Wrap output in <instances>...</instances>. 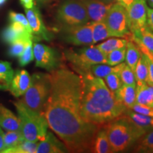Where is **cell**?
I'll use <instances>...</instances> for the list:
<instances>
[{
  "label": "cell",
  "instance_id": "2",
  "mask_svg": "<svg viewBox=\"0 0 153 153\" xmlns=\"http://www.w3.org/2000/svg\"><path fill=\"white\" fill-rule=\"evenodd\" d=\"M79 74L82 78L80 113L84 120L102 127L126 111L128 108L118 100L102 78L89 72Z\"/></svg>",
  "mask_w": 153,
  "mask_h": 153
},
{
  "label": "cell",
  "instance_id": "28",
  "mask_svg": "<svg viewBox=\"0 0 153 153\" xmlns=\"http://www.w3.org/2000/svg\"><path fill=\"white\" fill-rule=\"evenodd\" d=\"M118 72L120 76L123 85L136 86L133 70L126 63L121 62L118 64Z\"/></svg>",
  "mask_w": 153,
  "mask_h": 153
},
{
  "label": "cell",
  "instance_id": "38",
  "mask_svg": "<svg viewBox=\"0 0 153 153\" xmlns=\"http://www.w3.org/2000/svg\"><path fill=\"white\" fill-rule=\"evenodd\" d=\"M9 18L10 22H18L19 23H21V24L24 25L25 27L27 28L29 31L31 32V29H30L27 18H26V16H25L24 14L11 11L9 14Z\"/></svg>",
  "mask_w": 153,
  "mask_h": 153
},
{
  "label": "cell",
  "instance_id": "37",
  "mask_svg": "<svg viewBox=\"0 0 153 153\" xmlns=\"http://www.w3.org/2000/svg\"><path fill=\"white\" fill-rule=\"evenodd\" d=\"M146 56L147 64L148 68V76L147 80V85L153 86V55L147 51H141Z\"/></svg>",
  "mask_w": 153,
  "mask_h": 153
},
{
  "label": "cell",
  "instance_id": "18",
  "mask_svg": "<svg viewBox=\"0 0 153 153\" xmlns=\"http://www.w3.org/2000/svg\"><path fill=\"white\" fill-rule=\"evenodd\" d=\"M0 127L7 131H20L19 118L1 104H0Z\"/></svg>",
  "mask_w": 153,
  "mask_h": 153
},
{
  "label": "cell",
  "instance_id": "26",
  "mask_svg": "<svg viewBox=\"0 0 153 153\" xmlns=\"http://www.w3.org/2000/svg\"><path fill=\"white\" fill-rule=\"evenodd\" d=\"M91 24H92L93 44L99 43L106 38L111 37L104 22H91Z\"/></svg>",
  "mask_w": 153,
  "mask_h": 153
},
{
  "label": "cell",
  "instance_id": "31",
  "mask_svg": "<svg viewBox=\"0 0 153 153\" xmlns=\"http://www.w3.org/2000/svg\"><path fill=\"white\" fill-rule=\"evenodd\" d=\"M153 147V129L142 135L135 143L134 152H143L146 149Z\"/></svg>",
  "mask_w": 153,
  "mask_h": 153
},
{
  "label": "cell",
  "instance_id": "11",
  "mask_svg": "<svg viewBox=\"0 0 153 153\" xmlns=\"http://www.w3.org/2000/svg\"><path fill=\"white\" fill-rule=\"evenodd\" d=\"M146 0H133L127 9L128 26L131 33L139 30L147 26Z\"/></svg>",
  "mask_w": 153,
  "mask_h": 153
},
{
  "label": "cell",
  "instance_id": "44",
  "mask_svg": "<svg viewBox=\"0 0 153 153\" xmlns=\"http://www.w3.org/2000/svg\"><path fill=\"white\" fill-rule=\"evenodd\" d=\"M99 1L105 4H114L117 2L118 0H99Z\"/></svg>",
  "mask_w": 153,
  "mask_h": 153
},
{
  "label": "cell",
  "instance_id": "24",
  "mask_svg": "<svg viewBox=\"0 0 153 153\" xmlns=\"http://www.w3.org/2000/svg\"><path fill=\"white\" fill-rule=\"evenodd\" d=\"M125 114L134 122L138 127L144 130L145 131L148 132L150 130L153 129V127L151 125V120L152 117L145 115L140 114L131 109H127Z\"/></svg>",
  "mask_w": 153,
  "mask_h": 153
},
{
  "label": "cell",
  "instance_id": "4",
  "mask_svg": "<svg viewBox=\"0 0 153 153\" xmlns=\"http://www.w3.org/2000/svg\"><path fill=\"white\" fill-rule=\"evenodd\" d=\"M20 123V131L25 140L39 142L45 138L48 132L47 120L44 115L30 109L21 100L14 102Z\"/></svg>",
  "mask_w": 153,
  "mask_h": 153
},
{
  "label": "cell",
  "instance_id": "39",
  "mask_svg": "<svg viewBox=\"0 0 153 153\" xmlns=\"http://www.w3.org/2000/svg\"><path fill=\"white\" fill-rule=\"evenodd\" d=\"M130 109L136 113H138L140 114H143L145 115V116L153 117V108H151L150 106L135 103L133 106V107L131 108H130Z\"/></svg>",
  "mask_w": 153,
  "mask_h": 153
},
{
  "label": "cell",
  "instance_id": "49",
  "mask_svg": "<svg viewBox=\"0 0 153 153\" xmlns=\"http://www.w3.org/2000/svg\"><path fill=\"white\" fill-rule=\"evenodd\" d=\"M151 125L153 127V117H152V120H151Z\"/></svg>",
  "mask_w": 153,
  "mask_h": 153
},
{
  "label": "cell",
  "instance_id": "29",
  "mask_svg": "<svg viewBox=\"0 0 153 153\" xmlns=\"http://www.w3.org/2000/svg\"><path fill=\"white\" fill-rule=\"evenodd\" d=\"M118 65L114 66L108 65L104 63L94 65L89 69V73H90L96 77L104 78L108 74L113 72H118Z\"/></svg>",
  "mask_w": 153,
  "mask_h": 153
},
{
  "label": "cell",
  "instance_id": "17",
  "mask_svg": "<svg viewBox=\"0 0 153 153\" xmlns=\"http://www.w3.org/2000/svg\"><path fill=\"white\" fill-rule=\"evenodd\" d=\"M116 98L128 109L131 108L135 104L136 99V86L122 85L115 92Z\"/></svg>",
  "mask_w": 153,
  "mask_h": 153
},
{
  "label": "cell",
  "instance_id": "3",
  "mask_svg": "<svg viewBox=\"0 0 153 153\" xmlns=\"http://www.w3.org/2000/svg\"><path fill=\"white\" fill-rule=\"evenodd\" d=\"M113 152L127 150L147 132L138 127L125 113L104 126Z\"/></svg>",
  "mask_w": 153,
  "mask_h": 153
},
{
  "label": "cell",
  "instance_id": "12",
  "mask_svg": "<svg viewBox=\"0 0 153 153\" xmlns=\"http://www.w3.org/2000/svg\"><path fill=\"white\" fill-rule=\"evenodd\" d=\"M26 16L31 29L34 40H45L49 41L52 38V35L48 30L44 24L39 9L33 6L30 9H25Z\"/></svg>",
  "mask_w": 153,
  "mask_h": 153
},
{
  "label": "cell",
  "instance_id": "15",
  "mask_svg": "<svg viewBox=\"0 0 153 153\" xmlns=\"http://www.w3.org/2000/svg\"><path fill=\"white\" fill-rule=\"evenodd\" d=\"M65 145L57 139L51 132L48 131L45 138L38 143L37 153H63L68 152Z\"/></svg>",
  "mask_w": 153,
  "mask_h": 153
},
{
  "label": "cell",
  "instance_id": "5",
  "mask_svg": "<svg viewBox=\"0 0 153 153\" xmlns=\"http://www.w3.org/2000/svg\"><path fill=\"white\" fill-rule=\"evenodd\" d=\"M50 90V74L36 72L31 76L29 87L23 95L21 101L30 109L43 115Z\"/></svg>",
  "mask_w": 153,
  "mask_h": 153
},
{
  "label": "cell",
  "instance_id": "46",
  "mask_svg": "<svg viewBox=\"0 0 153 153\" xmlns=\"http://www.w3.org/2000/svg\"><path fill=\"white\" fill-rule=\"evenodd\" d=\"M143 152H146V153H153V147H152V148H150L146 149V150H145Z\"/></svg>",
  "mask_w": 153,
  "mask_h": 153
},
{
  "label": "cell",
  "instance_id": "23",
  "mask_svg": "<svg viewBox=\"0 0 153 153\" xmlns=\"http://www.w3.org/2000/svg\"><path fill=\"white\" fill-rule=\"evenodd\" d=\"M134 74H135L136 86L147 84L148 68V64H147L146 56L144 53H141L140 57L136 65H135V70H134Z\"/></svg>",
  "mask_w": 153,
  "mask_h": 153
},
{
  "label": "cell",
  "instance_id": "13",
  "mask_svg": "<svg viewBox=\"0 0 153 153\" xmlns=\"http://www.w3.org/2000/svg\"><path fill=\"white\" fill-rule=\"evenodd\" d=\"M91 22H104L107 13L113 4H105L99 0H81Z\"/></svg>",
  "mask_w": 153,
  "mask_h": 153
},
{
  "label": "cell",
  "instance_id": "22",
  "mask_svg": "<svg viewBox=\"0 0 153 153\" xmlns=\"http://www.w3.org/2000/svg\"><path fill=\"white\" fill-rule=\"evenodd\" d=\"M14 74L11 63L0 60V90H9Z\"/></svg>",
  "mask_w": 153,
  "mask_h": 153
},
{
  "label": "cell",
  "instance_id": "35",
  "mask_svg": "<svg viewBox=\"0 0 153 153\" xmlns=\"http://www.w3.org/2000/svg\"><path fill=\"white\" fill-rule=\"evenodd\" d=\"M29 41H32V40H16L14 43L10 44V47L8 50V55L12 57H19L24 51L25 48L26 46V44Z\"/></svg>",
  "mask_w": 153,
  "mask_h": 153
},
{
  "label": "cell",
  "instance_id": "33",
  "mask_svg": "<svg viewBox=\"0 0 153 153\" xmlns=\"http://www.w3.org/2000/svg\"><path fill=\"white\" fill-rule=\"evenodd\" d=\"M34 59L33 51V41H29L26 44L23 53L19 56V63L20 66L24 67L31 62Z\"/></svg>",
  "mask_w": 153,
  "mask_h": 153
},
{
  "label": "cell",
  "instance_id": "47",
  "mask_svg": "<svg viewBox=\"0 0 153 153\" xmlns=\"http://www.w3.org/2000/svg\"><path fill=\"white\" fill-rule=\"evenodd\" d=\"M36 1L39 4H45L47 3L49 0H36Z\"/></svg>",
  "mask_w": 153,
  "mask_h": 153
},
{
  "label": "cell",
  "instance_id": "16",
  "mask_svg": "<svg viewBox=\"0 0 153 153\" xmlns=\"http://www.w3.org/2000/svg\"><path fill=\"white\" fill-rule=\"evenodd\" d=\"M131 38L136 43L141 51H147L153 55V31L148 26L131 33Z\"/></svg>",
  "mask_w": 153,
  "mask_h": 153
},
{
  "label": "cell",
  "instance_id": "27",
  "mask_svg": "<svg viewBox=\"0 0 153 153\" xmlns=\"http://www.w3.org/2000/svg\"><path fill=\"white\" fill-rule=\"evenodd\" d=\"M127 44L126 39H120V38H110L107 41L99 43L96 47L99 51L104 53V55H108V53L114 51V50L120 48L126 47Z\"/></svg>",
  "mask_w": 153,
  "mask_h": 153
},
{
  "label": "cell",
  "instance_id": "40",
  "mask_svg": "<svg viewBox=\"0 0 153 153\" xmlns=\"http://www.w3.org/2000/svg\"><path fill=\"white\" fill-rule=\"evenodd\" d=\"M147 26L153 31V8L147 9Z\"/></svg>",
  "mask_w": 153,
  "mask_h": 153
},
{
  "label": "cell",
  "instance_id": "21",
  "mask_svg": "<svg viewBox=\"0 0 153 153\" xmlns=\"http://www.w3.org/2000/svg\"><path fill=\"white\" fill-rule=\"evenodd\" d=\"M135 103L153 108V86L147 84L136 86Z\"/></svg>",
  "mask_w": 153,
  "mask_h": 153
},
{
  "label": "cell",
  "instance_id": "30",
  "mask_svg": "<svg viewBox=\"0 0 153 153\" xmlns=\"http://www.w3.org/2000/svg\"><path fill=\"white\" fill-rule=\"evenodd\" d=\"M38 142L24 140L22 143L14 148L7 149L3 153H36Z\"/></svg>",
  "mask_w": 153,
  "mask_h": 153
},
{
  "label": "cell",
  "instance_id": "43",
  "mask_svg": "<svg viewBox=\"0 0 153 153\" xmlns=\"http://www.w3.org/2000/svg\"><path fill=\"white\" fill-rule=\"evenodd\" d=\"M4 133L1 128L0 127V152H2L4 149Z\"/></svg>",
  "mask_w": 153,
  "mask_h": 153
},
{
  "label": "cell",
  "instance_id": "45",
  "mask_svg": "<svg viewBox=\"0 0 153 153\" xmlns=\"http://www.w3.org/2000/svg\"><path fill=\"white\" fill-rule=\"evenodd\" d=\"M146 1L150 8H153V0H146Z\"/></svg>",
  "mask_w": 153,
  "mask_h": 153
},
{
  "label": "cell",
  "instance_id": "42",
  "mask_svg": "<svg viewBox=\"0 0 153 153\" xmlns=\"http://www.w3.org/2000/svg\"><path fill=\"white\" fill-rule=\"evenodd\" d=\"M133 0H118L117 2L119 3L122 6H123L125 8L127 9L128 8V7L131 4V3L133 2Z\"/></svg>",
  "mask_w": 153,
  "mask_h": 153
},
{
  "label": "cell",
  "instance_id": "20",
  "mask_svg": "<svg viewBox=\"0 0 153 153\" xmlns=\"http://www.w3.org/2000/svg\"><path fill=\"white\" fill-rule=\"evenodd\" d=\"M131 36L127 38V44H126V63L131 68L132 70H135L137 61L141 55V51L140 50L138 45L135 41L131 39Z\"/></svg>",
  "mask_w": 153,
  "mask_h": 153
},
{
  "label": "cell",
  "instance_id": "8",
  "mask_svg": "<svg viewBox=\"0 0 153 153\" xmlns=\"http://www.w3.org/2000/svg\"><path fill=\"white\" fill-rule=\"evenodd\" d=\"M104 22L111 37L127 38L131 35L127 9L119 3L116 2L111 6Z\"/></svg>",
  "mask_w": 153,
  "mask_h": 153
},
{
  "label": "cell",
  "instance_id": "32",
  "mask_svg": "<svg viewBox=\"0 0 153 153\" xmlns=\"http://www.w3.org/2000/svg\"><path fill=\"white\" fill-rule=\"evenodd\" d=\"M126 46L111 51L106 55V64L111 66H114L123 62L126 58Z\"/></svg>",
  "mask_w": 153,
  "mask_h": 153
},
{
  "label": "cell",
  "instance_id": "1",
  "mask_svg": "<svg viewBox=\"0 0 153 153\" xmlns=\"http://www.w3.org/2000/svg\"><path fill=\"white\" fill-rule=\"evenodd\" d=\"M50 72L51 90L43 111L48 127L68 152H91L96 134L101 127L81 116V76L64 68Z\"/></svg>",
  "mask_w": 153,
  "mask_h": 153
},
{
  "label": "cell",
  "instance_id": "19",
  "mask_svg": "<svg viewBox=\"0 0 153 153\" xmlns=\"http://www.w3.org/2000/svg\"><path fill=\"white\" fill-rule=\"evenodd\" d=\"M91 152L94 153L113 152L106 129L104 128V126L100 128L96 134L92 148H91Z\"/></svg>",
  "mask_w": 153,
  "mask_h": 153
},
{
  "label": "cell",
  "instance_id": "6",
  "mask_svg": "<svg viewBox=\"0 0 153 153\" xmlns=\"http://www.w3.org/2000/svg\"><path fill=\"white\" fill-rule=\"evenodd\" d=\"M65 55L77 74L88 73L94 65L106 64V55L92 45L75 50L69 49L65 52Z\"/></svg>",
  "mask_w": 153,
  "mask_h": 153
},
{
  "label": "cell",
  "instance_id": "7",
  "mask_svg": "<svg viewBox=\"0 0 153 153\" xmlns=\"http://www.w3.org/2000/svg\"><path fill=\"white\" fill-rule=\"evenodd\" d=\"M57 20L63 28L89 23L87 10L81 0H67L63 2L57 9Z\"/></svg>",
  "mask_w": 153,
  "mask_h": 153
},
{
  "label": "cell",
  "instance_id": "36",
  "mask_svg": "<svg viewBox=\"0 0 153 153\" xmlns=\"http://www.w3.org/2000/svg\"><path fill=\"white\" fill-rule=\"evenodd\" d=\"M1 38L3 42H4L7 44H11L16 41L18 39H22L21 38L18 34L14 31L10 26H8L2 30L1 33ZM25 40V39H24Z\"/></svg>",
  "mask_w": 153,
  "mask_h": 153
},
{
  "label": "cell",
  "instance_id": "14",
  "mask_svg": "<svg viewBox=\"0 0 153 153\" xmlns=\"http://www.w3.org/2000/svg\"><path fill=\"white\" fill-rule=\"evenodd\" d=\"M31 76L25 70H17L14 72L9 90L14 97L23 96L29 87Z\"/></svg>",
  "mask_w": 153,
  "mask_h": 153
},
{
  "label": "cell",
  "instance_id": "34",
  "mask_svg": "<svg viewBox=\"0 0 153 153\" xmlns=\"http://www.w3.org/2000/svg\"><path fill=\"white\" fill-rule=\"evenodd\" d=\"M104 82L107 87L113 92H116L121 87L122 83L120 76L118 72H113L104 77Z\"/></svg>",
  "mask_w": 153,
  "mask_h": 153
},
{
  "label": "cell",
  "instance_id": "41",
  "mask_svg": "<svg viewBox=\"0 0 153 153\" xmlns=\"http://www.w3.org/2000/svg\"><path fill=\"white\" fill-rule=\"evenodd\" d=\"M20 3L24 9H30L34 6L33 0H20Z\"/></svg>",
  "mask_w": 153,
  "mask_h": 153
},
{
  "label": "cell",
  "instance_id": "48",
  "mask_svg": "<svg viewBox=\"0 0 153 153\" xmlns=\"http://www.w3.org/2000/svg\"><path fill=\"white\" fill-rule=\"evenodd\" d=\"M7 1V0H0V7H1Z\"/></svg>",
  "mask_w": 153,
  "mask_h": 153
},
{
  "label": "cell",
  "instance_id": "10",
  "mask_svg": "<svg viewBox=\"0 0 153 153\" xmlns=\"http://www.w3.org/2000/svg\"><path fill=\"white\" fill-rule=\"evenodd\" d=\"M64 40L75 46L92 45V24L88 23L82 26L63 28Z\"/></svg>",
  "mask_w": 153,
  "mask_h": 153
},
{
  "label": "cell",
  "instance_id": "9",
  "mask_svg": "<svg viewBox=\"0 0 153 153\" xmlns=\"http://www.w3.org/2000/svg\"><path fill=\"white\" fill-rule=\"evenodd\" d=\"M33 51L36 67L49 72L60 68V55L56 50L45 44L34 43Z\"/></svg>",
  "mask_w": 153,
  "mask_h": 153
},
{
  "label": "cell",
  "instance_id": "25",
  "mask_svg": "<svg viewBox=\"0 0 153 153\" xmlns=\"http://www.w3.org/2000/svg\"><path fill=\"white\" fill-rule=\"evenodd\" d=\"M25 140L21 131H9L4 134V151L14 148Z\"/></svg>",
  "mask_w": 153,
  "mask_h": 153
}]
</instances>
